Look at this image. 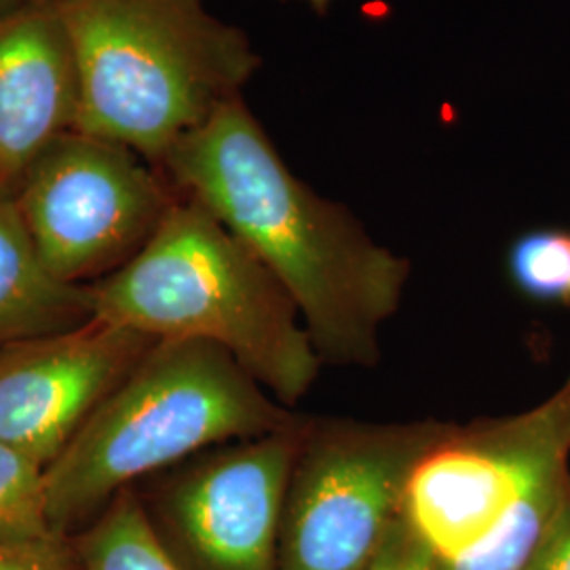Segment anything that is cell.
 <instances>
[{"mask_svg": "<svg viewBox=\"0 0 570 570\" xmlns=\"http://www.w3.org/2000/svg\"><path fill=\"white\" fill-rule=\"evenodd\" d=\"M159 167L284 285L322 362H379L381 327L400 308L410 263L296 178L242 98L184 136Z\"/></svg>", "mask_w": 570, "mask_h": 570, "instance_id": "obj_1", "label": "cell"}, {"mask_svg": "<svg viewBox=\"0 0 570 570\" xmlns=\"http://www.w3.org/2000/svg\"><path fill=\"white\" fill-rule=\"evenodd\" d=\"M89 296L94 317L153 341L223 346L284 406L305 397L322 366L284 285L183 195L142 249Z\"/></svg>", "mask_w": 570, "mask_h": 570, "instance_id": "obj_2", "label": "cell"}, {"mask_svg": "<svg viewBox=\"0 0 570 570\" xmlns=\"http://www.w3.org/2000/svg\"><path fill=\"white\" fill-rule=\"evenodd\" d=\"M79 75L75 131L165 155L242 89L261 58L204 0H58Z\"/></svg>", "mask_w": 570, "mask_h": 570, "instance_id": "obj_3", "label": "cell"}, {"mask_svg": "<svg viewBox=\"0 0 570 570\" xmlns=\"http://www.w3.org/2000/svg\"><path fill=\"white\" fill-rule=\"evenodd\" d=\"M298 419L223 346L157 341L45 469L51 524L66 537L129 482Z\"/></svg>", "mask_w": 570, "mask_h": 570, "instance_id": "obj_4", "label": "cell"}, {"mask_svg": "<svg viewBox=\"0 0 570 570\" xmlns=\"http://www.w3.org/2000/svg\"><path fill=\"white\" fill-rule=\"evenodd\" d=\"M454 425L308 419L285 494L277 570H370L419 461Z\"/></svg>", "mask_w": 570, "mask_h": 570, "instance_id": "obj_5", "label": "cell"}, {"mask_svg": "<svg viewBox=\"0 0 570 570\" xmlns=\"http://www.w3.org/2000/svg\"><path fill=\"white\" fill-rule=\"evenodd\" d=\"M11 197L42 265L81 285L129 263L180 195L131 148L72 129L42 150Z\"/></svg>", "mask_w": 570, "mask_h": 570, "instance_id": "obj_6", "label": "cell"}, {"mask_svg": "<svg viewBox=\"0 0 570 570\" xmlns=\"http://www.w3.org/2000/svg\"><path fill=\"white\" fill-rule=\"evenodd\" d=\"M570 456V395L529 412L452 428L412 471L402 515L440 562L480 546L539 473Z\"/></svg>", "mask_w": 570, "mask_h": 570, "instance_id": "obj_7", "label": "cell"}, {"mask_svg": "<svg viewBox=\"0 0 570 570\" xmlns=\"http://www.w3.org/2000/svg\"><path fill=\"white\" fill-rule=\"evenodd\" d=\"M308 416L214 450L165 482L148 513L183 570H277L285 494Z\"/></svg>", "mask_w": 570, "mask_h": 570, "instance_id": "obj_8", "label": "cell"}, {"mask_svg": "<svg viewBox=\"0 0 570 570\" xmlns=\"http://www.w3.org/2000/svg\"><path fill=\"white\" fill-rule=\"evenodd\" d=\"M157 341L91 317L0 346V442L47 465Z\"/></svg>", "mask_w": 570, "mask_h": 570, "instance_id": "obj_9", "label": "cell"}, {"mask_svg": "<svg viewBox=\"0 0 570 570\" xmlns=\"http://www.w3.org/2000/svg\"><path fill=\"white\" fill-rule=\"evenodd\" d=\"M79 119V75L58 7L0 20V195Z\"/></svg>", "mask_w": 570, "mask_h": 570, "instance_id": "obj_10", "label": "cell"}, {"mask_svg": "<svg viewBox=\"0 0 570 570\" xmlns=\"http://www.w3.org/2000/svg\"><path fill=\"white\" fill-rule=\"evenodd\" d=\"M94 317L89 287L56 279L13 197L0 195V346L66 332Z\"/></svg>", "mask_w": 570, "mask_h": 570, "instance_id": "obj_11", "label": "cell"}, {"mask_svg": "<svg viewBox=\"0 0 570 570\" xmlns=\"http://www.w3.org/2000/svg\"><path fill=\"white\" fill-rule=\"evenodd\" d=\"M0 548L79 569L75 548L53 529L45 465L0 442Z\"/></svg>", "mask_w": 570, "mask_h": 570, "instance_id": "obj_12", "label": "cell"}, {"mask_svg": "<svg viewBox=\"0 0 570 570\" xmlns=\"http://www.w3.org/2000/svg\"><path fill=\"white\" fill-rule=\"evenodd\" d=\"M570 480L569 461L546 469L534 478L505 520L489 537L456 560L435 570H527Z\"/></svg>", "mask_w": 570, "mask_h": 570, "instance_id": "obj_13", "label": "cell"}, {"mask_svg": "<svg viewBox=\"0 0 570 570\" xmlns=\"http://www.w3.org/2000/svg\"><path fill=\"white\" fill-rule=\"evenodd\" d=\"M81 570H183L153 527L142 501L122 490L75 543Z\"/></svg>", "mask_w": 570, "mask_h": 570, "instance_id": "obj_14", "label": "cell"}, {"mask_svg": "<svg viewBox=\"0 0 570 570\" xmlns=\"http://www.w3.org/2000/svg\"><path fill=\"white\" fill-rule=\"evenodd\" d=\"M513 285L532 301L570 306V230L539 228L511 245Z\"/></svg>", "mask_w": 570, "mask_h": 570, "instance_id": "obj_15", "label": "cell"}, {"mask_svg": "<svg viewBox=\"0 0 570 570\" xmlns=\"http://www.w3.org/2000/svg\"><path fill=\"white\" fill-rule=\"evenodd\" d=\"M370 570H435V558L400 515Z\"/></svg>", "mask_w": 570, "mask_h": 570, "instance_id": "obj_16", "label": "cell"}, {"mask_svg": "<svg viewBox=\"0 0 570 570\" xmlns=\"http://www.w3.org/2000/svg\"><path fill=\"white\" fill-rule=\"evenodd\" d=\"M527 570H570V480Z\"/></svg>", "mask_w": 570, "mask_h": 570, "instance_id": "obj_17", "label": "cell"}, {"mask_svg": "<svg viewBox=\"0 0 570 570\" xmlns=\"http://www.w3.org/2000/svg\"><path fill=\"white\" fill-rule=\"evenodd\" d=\"M0 570H81L45 562L41 558L0 548Z\"/></svg>", "mask_w": 570, "mask_h": 570, "instance_id": "obj_18", "label": "cell"}, {"mask_svg": "<svg viewBox=\"0 0 570 570\" xmlns=\"http://www.w3.org/2000/svg\"><path fill=\"white\" fill-rule=\"evenodd\" d=\"M58 0H0V20L4 18H13L23 11H32V9H42V7H51Z\"/></svg>", "mask_w": 570, "mask_h": 570, "instance_id": "obj_19", "label": "cell"}, {"mask_svg": "<svg viewBox=\"0 0 570 570\" xmlns=\"http://www.w3.org/2000/svg\"><path fill=\"white\" fill-rule=\"evenodd\" d=\"M285 2H303L311 11H315L317 16H326L327 11H330V7H332L336 0H285Z\"/></svg>", "mask_w": 570, "mask_h": 570, "instance_id": "obj_20", "label": "cell"}, {"mask_svg": "<svg viewBox=\"0 0 570 570\" xmlns=\"http://www.w3.org/2000/svg\"><path fill=\"white\" fill-rule=\"evenodd\" d=\"M564 389H567V391H569V395H570V379H569V381H567V383H564Z\"/></svg>", "mask_w": 570, "mask_h": 570, "instance_id": "obj_21", "label": "cell"}]
</instances>
